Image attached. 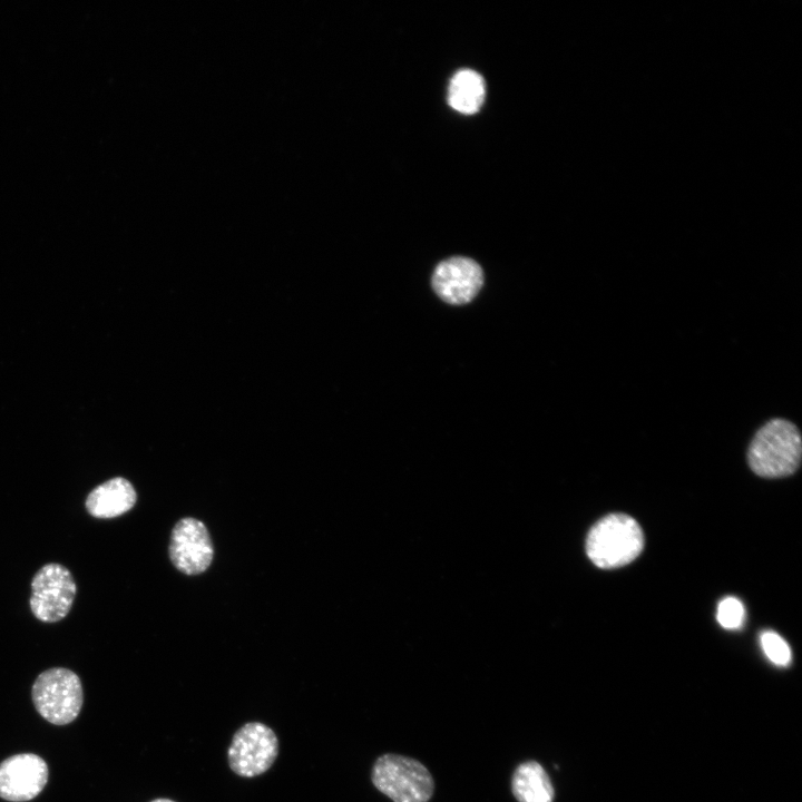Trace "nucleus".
<instances>
[{
  "label": "nucleus",
  "instance_id": "1",
  "mask_svg": "<svg viewBox=\"0 0 802 802\" xmlns=\"http://www.w3.org/2000/svg\"><path fill=\"white\" fill-rule=\"evenodd\" d=\"M802 456L801 434L796 426L782 418L763 424L747 450L749 466L764 478H780L796 471Z\"/></svg>",
  "mask_w": 802,
  "mask_h": 802
},
{
  "label": "nucleus",
  "instance_id": "2",
  "mask_svg": "<svg viewBox=\"0 0 802 802\" xmlns=\"http://www.w3.org/2000/svg\"><path fill=\"white\" fill-rule=\"evenodd\" d=\"M643 547L640 526L625 514L605 516L590 528L586 539L588 558L604 569L629 564L642 552Z\"/></svg>",
  "mask_w": 802,
  "mask_h": 802
},
{
  "label": "nucleus",
  "instance_id": "3",
  "mask_svg": "<svg viewBox=\"0 0 802 802\" xmlns=\"http://www.w3.org/2000/svg\"><path fill=\"white\" fill-rule=\"evenodd\" d=\"M371 780L393 802H429L434 792V780L427 766L395 753H385L375 760Z\"/></svg>",
  "mask_w": 802,
  "mask_h": 802
},
{
  "label": "nucleus",
  "instance_id": "4",
  "mask_svg": "<svg viewBox=\"0 0 802 802\" xmlns=\"http://www.w3.org/2000/svg\"><path fill=\"white\" fill-rule=\"evenodd\" d=\"M31 697L37 712L55 725L75 721L84 702L80 678L63 667H52L39 674L32 685Z\"/></svg>",
  "mask_w": 802,
  "mask_h": 802
},
{
  "label": "nucleus",
  "instance_id": "5",
  "mask_svg": "<svg viewBox=\"0 0 802 802\" xmlns=\"http://www.w3.org/2000/svg\"><path fill=\"white\" fill-rule=\"evenodd\" d=\"M77 593L68 568L58 563L42 566L31 580L30 609L45 623H56L67 616Z\"/></svg>",
  "mask_w": 802,
  "mask_h": 802
},
{
  "label": "nucleus",
  "instance_id": "6",
  "mask_svg": "<svg viewBox=\"0 0 802 802\" xmlns=\"http://www.w3.org/2000/svg\"><path fill=\"white\" fill-rule=\"evenodd\" d=\"M277 753L278 742L272 728L260 722H250L234 734L227 755L232 771L252 777L266 772Z\"/></svg>",
  "mask_w": 802,
  "mask_h": 802
},
{
  "label": "nucleus",
  "instance_id": "7",
  "mask_svg": "<svg viewBox=\"0 0 802 802\" xmlns=\"http://www.w3.org/2000/svg\"><path fill=\"white\" fill-rule=\"evenodd\" d=\"M48 766L33 753L12 755L0 763V798L25 802L36 798L48 782Z\"/></svg>",
  "mask_w": 802,
  "mask_h": 802
},
{
  "label": "nucleus",
  "instance_id": "8",
  "mask_svg": "<svg viewBox=\"0 0 802 802\" xmlns=\"http://www.w3.org/2000/svg\"><path fill=\"white\" fill-rule=\"evenodd\" d=\"M213 544L203 522L194 518L179 520L173 531L169 556L175 567L187 575L205 571L213 559Z\"/></svg>",
  "mask_w": 802,
  "mask_h": 802
},
{
  "label": "nucleus",
  "instance_id": "9",
  "mask_svg": "<svg viewBox=\"0 0 802 802\" xmlns=\"http://www.w3.org/2000/svg\"><path fill=\"white\" fill-rule=\"evenodd\" d=\"M431 283L442 301L460 305L470 302L478 294L483 283V273L473 260L456 256L437 265Z\"/></svg>",
  "mask_w": 802,
  "mask_h": 802
},
{
  "label": "nucleus",
  "instance_id": "10",
  "mask_svg": "<svg viewBox=\"0 0 802 802\" xmlns=\"http://www.w3.org/2000/svg\"><path fill=\"white\" fill-rule=\"evenodd\" d=\"M137 495L125 478L115 477L94 488L85 501L89 515L95 518H114L129 511Z\"/></svg>",
  "mask_w": 802,
  "mask_h": 802
},
{
  "label": "nucleus",
  "instance_id": "11",
  "mask_svg": "<svg viewBox=\"0 0 802 802\" xmlns=\"http://www.w3.org/2000/svg\"><path fill=\"white\" fill-rule=\"evenodd\" d=\"M511 792L517 802H552L555 796L547 771L535 760L516 766L511 776Z\"/></svg>",
  "mask_w": 802,
  "mask_h": 802
},
{
  "label": "nucleus",
  "instance_id": "12",
  "mask_svg": "<svg viewBox=\"0 0 802 802\" xmlns=\"http://www.w3.org/2000/svg\"><path fill=\"white\" fill-rule=\"evenodd\" d=\"M485 92L483 78L475 70L462 69L450 80L448 102L454 110L471 115L482 106Z\"/></svg>",
  "mask_w": 802,
  "mask_h": 802
},
{
  "label": "nucleus",
  "instance_id": "13",
  "mask_svg": "<svg viewBox=\"0 0 802 802\" xmlns=\"http://www.w3.org/2000/svg\"><path fill=\"white\" fill-rule=\"evenodd\" d=\"M761 646L766 657L777 666L790 664L792 655L786 642L774 632H764L760 637Z\"/></svg>",
  "mask_w": 802,
  "mask_h": 802
},
{
  "label": "nucleus",
  "instance_id": "14",
  "mask_svg": "<svg viewBox=\"0 0 802 802\" xmlns=\"http://www.w3.org/2000/svg\"><path fill=\"white\" fill-rule=\"evenodd\" d=\"M744 617L743 604L737 598L726 597L720 602L716 618L722 627L737 629L742 626Z\"/></svg>",
  "mask_w": 802,
  "mask_h": 802
},
{
  "label": "nucleus",
  "instance_id": "15",
  "mask_svg": "<svg viewBox=\"0 0 802 802\" xmlns=\"http://www.w3.org/2000/svg\"><path fill=\"white\" fill-rule=\"evenodd\" d=\"M151 802H175V801H172V800H168V799H156V800H154V801H151Z\"/></svg>",
  "mask_w": 802,
  "mask_h": 802
}]
</instances>
